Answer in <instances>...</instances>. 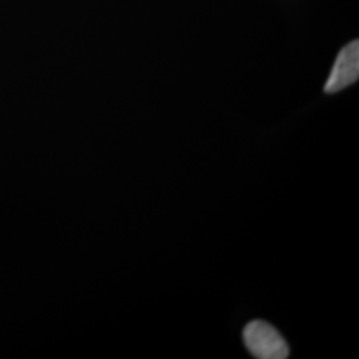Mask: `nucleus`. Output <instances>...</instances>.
Masks as SVG:
<instances>
[{
	"label": "nucleus",
	"instance_id": "f03ea898",
	"mask_svg": "<svg viewBox=\"0 0 359 359\" xmlns=\"http://www.w3.org/2000/svg\"><path fill=\"white\" fill-rule=\"evenodd\" d=\"M359 77V41L354 40L337 56L332 74L325 84V92L335 93L354 84Z\"/></svg>",
	"mask_w": 359,
	"mask_h": 359
},
{
	"label": "nucleus",
	"instance_id": "f257e3e1",
	"mask_svg": "<svg viewBox=\"0 0 359 359\" xmlns=\"http://www.w3.org/2000/svg\"><path fill=\"white\" fill-rule=\"evenodd\" d=\"M244 342L253 357L258 359H285L289 346L280 332L265 321H252L245 326Z\"/></svg>",
	"mask_w": 359,
	"mask_h": 359
}]
</instances>
